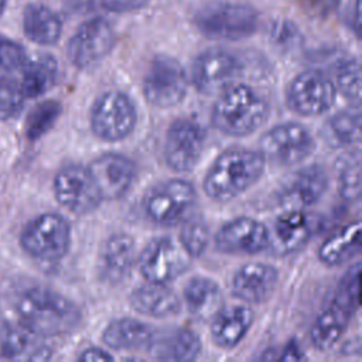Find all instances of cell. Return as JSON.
<instances>
[{
    "label": "cell",
    "mask_w": 362,
    "mask_h": 362,
    "mask_svg": "<svg viewBox=\"0 0 362 362\" xmlns=\"http://www.w3.org/2000/svg\"><path fill=\"white\" fill-rule=\"evenodd\" d=\"M329 177L321 164H308L291 173L277 188L276 202L283 209H305L327 192Z\"/></svg>",
    "instance_id": "e0dca14e"
},
{
    "label": "cell",
    "mask_w": 362,
    "mask_h": 362,
    "mask_svg": "<svg viewBox=\"0 0 362 362\" xmlns=\"http://www.w3.org/2000/svg\"><path fill=\"white\" fill-rule=\"evenodd\" d=\"M182 301L195 320H209L222 307V290L214 279L194 276L182 288Z\"/></svg>",
    "instance_id": "f1b7e54d"
},
{
    "label": "cell",
    "mask_w": 362,
    "mask_h": 362,
    "mask_svg": "<svg viewBox=\"0 0 362 362\" xmlns=\"http://www.w3.org/2000/svg\"><path fill=\"white\" fill-rule=\"evenodd\" d=\"M198 195L195 187L182 178H170L154 185L143 202L144 215L163 228L181 225L195 208Z\"/></svg>",
    "instance_id": "8992f818"
},
{
    "label": "cell",
    "mask_w": 362,
    "mask_h": 362,
    "mask_svg": "<svg viewBox=\"0 0 362 362\" xmlns=\"http://www.w3.org/2000/svg\"><path fill=\"white\" fill-rule=\"evenodd\" d=\"M151 0H100V6L110 13H132L146 8Z\"/></svg>",
    "instance_id": "60d3db41"
},
{
    "label": "cell",
    "mask_w": 362,
    "mask_h": 362,
    "mask_svg": "<svg viewBox=\"0 0 362 362\" xmlns=\"http://www.w3.org/2000/svg\"><path fill=\"white\" fill-rule=\"evenodd\" d=\"M338 192L342 199L356 202L361 197V153L359 148L348 150L338 157L335 164Z\"/></svg>",
    "instance_id": "d6a6232c"
},
{
    "label": "cell",
    "mask_w": 362,
    "mask_h": 362,
    "mask_svg": "<svg viewBox=\"0 0 362 362\" xmlns=\"http://www.w3.org/2000/svg\"><path fill=\"white\" fill-rule=\"evenodd\" d=\"M218 252L233 256H255L269 247V228L250 216H236L223 222L214 236Z\"/></svg>",
    "instance_id": "9a60e30c"
},
{
    "label": "cell",
    "mask_w": 362,
    "mask_h": 362,
    "mask_svg": "<svg viewBox=\"0 0 362 362\" xmlns=\"http://www.w3.org/2000/svg\"><path fill=\"white\" fill-rule=\"evenodd\" d=\"M38 335L30 332L20 322L11 324L0 321V358L3 359H49L52 351L45 344L37 341Z\"/></svg>",
    "instance_id": "d4e9b609"
},
{
    "label": "cell",
    "mask_w": 362,
    "mask_h": 362,
    "mask_svg": "<svg viewBox=\"0 0 362 362\" xmlns=\"http://www.w3.org/2000/svg\"><path fill=\"white\" fill-rule=\"evenodd\" d=\"M6 4H7V0H0V17L3 16V13L6 10Z\"/></svg>",
    "instance_id": "f6af8a7d"
},
{
    "label": "cell",
    "mask_w": 362,
    "mask_h": 362,
    "mask_svg": "<svg viewBox=\"0 0 362 362\" xmlns=\"http://www.w3.org/2000/svg\"><path fill=\"white\" fill-rule=\"evenodd\" d=\"M359 287H361V263L355 262L354 264H351V267L345 272V274L338 281L332 300L339 305L345 307L346 310H349L352 314H355L361 304Z\"/></svg>",
    "instance_id": "8d00e7d4"
},
{
    "label": "cell",
    "mask_w": 362,
    "mask_h": 362,
    "mask_svg": "<svg viewBox=\"0 0 362 362\" xmlns=\"http://www.w3.org/2000/svg\"><path fill=\"white\" fill-rule=\"evenodd\" d=\"M194 25L208 38L238 41L255 34L259 25V13L243 3H214L194 14Z\"/></svg>",
    "instance_id": "5b68a950"
},
{
    "label": "cell",
    "mask_w": 362,
    "mask_h": 362,
    "mask_svg": "<svg viewBox=\"0 0 362 362\" xmlns=\"http://www.w3.org/2000/svg\"><path fill=\"white\" fill-rule=\"evenodd\" d=\"M240 72L239 59L229 51L211 48L198 54L191 65V83L197 92L218 95L232 85Z\"/></svg>",
    "instance_id": "2e32d148"
},
{
    "label": "cell",
    "mask_w": 362,
    "mask_h": 362,
    "mask_svg": "<svg viewBox=\"0 0 362 362\" xmlns=\"http://www.w3.org/2000/svg\"><path fill=\"white\" fill-rule=\"evenodd\" d=\"M88 170L106 201H116L127 195L136 182L137 170L132 158L120 153H103L93 158Z\"/></svg>",
    "instance_id": "ac0fdd59"
},
{
    "label": "cell",
    "mask_w": 362,
    "mask_h": 362,
    "mask_svg": "<svg viewBox=\"0 0 362 362\" xmlns=\"http://www.w3.org/2000/svg\"><path fill=\"white\" fill-rule=\"evenodd\" d=\"M361 64L356 58H344L334 65V85L337 92H339L352 105H359L361 102Z\"/></svg>",
    "instance_id": "836d02e7"
},
{
    "label": "cell",
    "mask_w": 362,
    "mask_h": 362,
    "mask_svg": "<svg viewBox=\"0 0 362 362\" xmlns=\"http://www.w3.org/2000/svg\"><path fill=\"white\" fill-rule=\"evenodd\" d=\"M211 240L209 226L201 216L189 215L180 230V245L185 253L192 259H199L208 249Z\"/></svg>",
    "instance_id": "e575fe53"
},
{
    "label": "cell",
    "mask_w": 362,
    "mask_h": 362,
    "mask_svg": "<svg viewBox=\"0 0 362 362\" xmlns=\"http://www.w3.org/2000/svg\"><path fill=\"white\" fill-rule=\"evenodd\" d=\"M115 45V31L102 17L83 21L66 44V57L76 69H89L105 59Z\"/></svg>",
    "instance_id": "5bb4252c"
},
{
    "label": "cell",
    "mask_w": 362,
    "mask_h": 362,
    "mask_svg": "<svg viewBox=\"0 0 362 362\" xmlns=\"http://www.w3.org/2000/svg\"><path fill=\"white\" fill-rule=\"evenodd\" d=\"M52 188L58 204L75 215H88L103 201L90 171L81 164L62 167L54 177Z\"/></svg>",
    "instance_id": "4fadbf2b"
},
{
    "label": "cell",
    "mask_w": 362,
    "mask_h": 362,
    "mask_svg": "<svg viewBox=\"0 0 362 362\" xmlns=\"http://www.w3.org/2000/svg\"><path fill=\"white\" fill-rule=\"evenodd\" d=\"M25 37L38 45H54L62 34V21L49 7L38 3L27 4L23 13Z\"/></svg>",
    "instance_id": "4dcf8cb0"
},
{
    "label": "cell",
    "mask_w": 362,
    "mask_h": 362,
    "mask_svg": "<svg viewBox=\"0 0 362 362\" xmlns=\"http://www.w3.org/2000/svg\"><path fill=\"white\" fill-rule=\"evenodd\" d=\"M134 239L124 233H112L100 246L98 257V274L102 281L116 286L124 281L136 266Z\"/></svg>",
    "instance_id": "ffe728a7"
},
{
    "label": "cell",
    "mask_w": 362,
    "mask_h": 362,
    "mask_svg": "<svg viewBox=\"0 0 362 362\" xmlns=\"http://www.w3.org/2000/svg\"><path fill=\"white\" fill-rule=\"evenodd\" d=\"M14 310L18 322L40 338L71 334L82 321V313L74 301L45 286H30L20 291Z\"/></svg>",
    "instance_id": "6da1fadb"
},
{
    "label": "cell",
    "mask_w": 362,
    "mask_h": 362,
    "mask_svg": "<svg viewBox=\"0 0 362 362\" xmlns=\"http://www.w3.org/2000/svg\"><path fill=\"white\" fill-rule=\"evenodd\" d=\"M314 232L313 218L305 209H283L269 229L267 250L274 256H288L308 243Z\"/></svg>",
    "instance_id": "d6986e66"
},
{
    "label": "cell",
    "mask_w": 362,
    "mask_h": 362,
    "mask_svg": "<svg viewBox=\"0 0 362 362\" xmlns=\"http://www.w3.org/2000/svg\"><path fill=\"white\" fill-rule=\"evenodd\" d=\"M191 257L170 236L153 238L136 257V266L144 281L168 284L184 274Z\"/></svg>",
    "instance_id": "8fae6325"
},
{
    "label": "cell",
    "mask_w": 362,
    "mask_h": 362,
    "mask_svg": "<svg viewBox=\"0 0 362 362\" xmlns=\"http://www.w3.org/2000/svg\"><path fill=\"white\" fill-rule=\"evenodd\" d=\"M259 150L266 160L283 167L303 163L315 150L311 132L298 122H284L272 126L259 140Z\"/></svg>",
    "instance_id": "9c48e42d"
},
{
    "label": "cell",
    "mask_w": 362,
    "mask_h": 362,
    "mask_svg": "<svg viewBox=\"0 0 362 362\" xmlns=\"http://www.w3.org/2000/svg\"><path fill=\"white\" fill-rule=\"evenodd\" d=\"M76 359L82 362H109L113 361L115 356L102 346H88L79 352Z\"/></svg>",
    "instance_id": "7bdbcfd3"
},
{
    "label": "cell",
    "mask_w": 362,
    "mask_h": 362,
    "mask_svg": "<svg viewBox=\"0 0 362 362\" xmlns=\"http://www.w3.org/2000/svg\"><path fill=\"white\" fill-rule=\"evenodd\" d=\"M267 100L246 83H232L218 93L211 110V124L229 137H246L269 119Z\"/></svg>",
    "instance_id": "3957f363"
},
{
    "label": "cell",
    "mask_w": 362,
    "mask_h": 362,
    "mask_svg": "<svg viewBox=\"0 0 362 362\" xmlns=\"http://www.w3.org/2000/svg\"><path fill=\"white\" fill-rule=\"evenodd\" d=\"M201 351L202 342L199 335L185 327L167 328L158 332L154 331L153 339L147 348V352H150L153 358L174 362L195 361Z\"/></svg>",
    "instance_id": "7402d4cb"
},
{
    "label": "cell",
    "mask_w": 362,
    "mask_h": 362,
    "mask_svg": "<svg viewBox=\"0 0 362 362\" xmlns=\"http://www.w3.org/2000/svg\"><path fill=\"white\" fill-rule=\"evenodd\" d=\"M277 281L279 272L274 266L263 262H249L233 273L230 291L243 304H260L270 298Z\"/></svg>",
    "instance_id": "44dd1931"
},
{
    "label": "cell",
    "mask_w": 362,
    "mask_h": 362,
    "mask_svg": "<svg viewBox=\"0 0 362 362\" xmlns=\"http://www.w3.org/2000/svg\"><path fill=\"white\" fill-rule=\"evenodd\" d=\"M361 124L359 105H354L328 117L322 137L332 147H356L361 141Z\"/></svg>",
    "instance_id": "1f68e13d"
},
{
    "label": "cell",
    "mask_w": 362,
    "mask_h": 362,
    "mask_svg": "<svg viewBox=\"0 0 362 362\" xmlns=\"http://www.w3.org/2000/svg\"><path fill=\"white\" fill-rule=\"evenodd\" d=\"M270 41L283 51H293L303 42V35L298 27L286 18L277 20L269 30Z\"/></svg>",
    "instance_id": "f35d334b"
},
{
    "label": "cell",
    "mask_w": 362,
    "mask_h": 362,
    "mask_svg": "<svg viewBox=\"0 0 362 362\" xmlns=\"http://www.w3.org/2000/svg\"><path fill=\"white\" fill-rule=\"evenodd\" d=\"M206 133L202 126L189 119L180 117L167 127L163 154L165 164L175 173L194 170L205 150Z\"/></svg>",
    "instance_id": "7c38bea8"
},
{
    "label": "cell",
    "mask_w": 362,
    "mask_h": 362,
    "mask_svg": "<svg viewBox=\"0 0 362 362\" xmlns=\"http://www.w3.org/2000/svg\"><path fill=\"white\" fill-rule=\"evenodd\" d=\"M24 99L18 81L0 71V120L17 116L24 106Z\"/></svg>",
    "instance_id": "74e56055"
},
{
    "label": "cell",
    "mask_w": 362,
    "mask_h": 362,
    "mask_svg": "<svg viewBox=\"0 0 362 362\" xmlns=\"http://www.w3.org/2000/svg\"><path fill=\"white\" fill-rule=\"evenodd\" d=\"M127 301L137 314L151 318L173 317L181 310V300L168 284L151 281L134 287Z\"/></svg>",
    "instance_id": "cb8c5ba5"
},
{
    "label": "cell",
    "mask_w": 362,
    "mask_h": 362,
    "mask_svg": "<svg viewBox=\"0 0 362 362\" xmlns=\"http://www.w3.org/2000/svg\"><path fill=\"white\" fill-rule=\"evenodd\" d=\"M137 120L136 103L119 89L99 93L89 110L92 133L106 143H119L127 139L136 130Z\"/></svg>",
    "instance_id": "277c9868"
},
{
    "label": "cell",
    "mask_w": 362,
    "mask_h": 362,
    "mask_svg": "<svg viewBox=\"0 0 362 362\" xmlns=\"http://www.w3.org/2000/svg\"><path fill=\"white\" fill-rule=\"evenodd\" d=\"M61 103L58 100H44L35 105L25 120V134L30 140L42 137L57 122L61 115Z\"/></svg>",
    "instance_id": "d590c367"
},
{
    "label": "cell",
    "mask_w": 362,
    "mask_h": 362,
    "mask_svg": "<svg viewBox=\"0 0 362 362\" xmlns=\"http://www.w3.org/2000/svg\"><path fill=\"white\" fill-rule=\"evenodd\" d=\"M21 78L20 89L25 98H38L48 92L58 79V62L49 54L28 55L24 65L18 69Z\"/></svg>",
    "instance_id": "f546056e"
},
{
    "label": "cell",
    "mask_w": 362,
    "mask_h": 362,
    "mask_svg": "<svg viewBox=\"0 0 362 362\" xmlns=\"http://www.w3.org/2000/svg\"><path fill=\"white\" fill-rule=\"evenodd\" d=\"M27 57L28 55L21 44L0 34V69L18 71L24 65Z\"/></svg>",
    "instance_id": "ab89813d"
},
{
    "label": "cell",
    "mask_w": 362,
    "mask_h": 362,
    "mask_svg": "<svg viewBox=\"0 0 362 362\" xmlns=\"http://www.w3.org/2000/svg\"><path fill=\"white\" fill-rule=\"evenodd\" d=\"M188 92V76L173 57H154L143 78V96L154 107L170 109L182 103Z\"/></svg>",
    "instance_id": "ba28073f"
},
{
    "label": "cell",
    "mask_w": 362,
    "mask_h": 362,
    "mask_svg": "<svg viewBox=\"0 0 362 362\" xmlns=\"http://www.w3.org/2000/svg\"><path fill=\"white\" fill-rule=\"evenodd\" d=\"M354 314L334 300L317 315L310 328L311 345L321 351H329L344 337Z\"/></svg>",
    "instance_id": "83f0119b"
},
{
    "label": "cell",
    "mask_w": 362,
    "mask_h": 362,
    "mask_svg": "<svg viewBox=\"0 0 362 362\" xmlns=\"http://www.w3.org/2000/svg\"><path fill=\"white\" fill-rule=\"evenodd\" d=\"M361 222H349L334 230L318 247L317 257L327 267H338L361 253Z\"/></svg>",
    "instance_id": "4316f807"
},
{
    "label": "cell",
    "mask_w": 362,
    "mask_h": 362,
    "mask_svg": "<svg viewBox=\"0 0 362 362\" xmlns=\"http://www.w3.org/2000/svg\"><path fill=\"white\" fill-rule=\"evenodd\" d=\"M71 242V223L57 212H45L33 218L20 236V245L27 255L48 263L65 257Z\"/></svg>",
    "instance_id": "52a82bcc"
},
{
    "label": "cell",
    "mask_w": 362,
    "mask_h": 362,
    "mask_svg": "<svg viewBox=\"0 0 362 362\" xmlns=\"http://www.w3.org/2000/svg\"><path fill=\"white\" fill-rule=\"evenodd\" d=\"M267 160L260 150L232 147L222 151L209 165L202 181L205 195L226 204L250 189L263 175Z\"/></svg>",
    "instance_id": "7a4b0ae2"
},
{
    "label": "cell",
    "mask_w": 362,
    "mask_h": 362,
    "mask_svg": "<svg viewBox=\"0 0 362 362\" xmlns=\"http://www.w3.org/2000/svg\"><path fill=\"white\" fill-rule=\"evenodd\" d=\"M304 355L301 354V351L298 349L297 344L296 342H291L284 351L283 354L280 355L279 359H283V361H297V359H303Z\"/></svg>",
    "instance_id": "ee69618b"
},
{
    "label": "cell",
    "mask_w": 362,
    "mask_h": 362,
    "mask_svg": "<svg viewBox=\"0 0 362 362\" xmlns=\"http://www.w3.org/2000/svg\"><path fill=\"white\" fill-rule=\"evenodd\" d=\"M337 88L332 79L318 69H305L297 74L286 89L288 109L304 117L327 113L337 100Z\"/></svg>",
    "instance_id": "30bf717a"
},
{
    "label": "cell",
    "mask_w": 362,
    "mask_h": 362,
    "mask_svg": "<svg viewBox=\"0 0 362 362\" xmlns=\"http://www.w3.org/2000/svg\"><path fill=\"white\" fill-rule=\"evenodd\" d=\"M341 0H300L303 8L314 17H328L332 14Z\"/></svg>",
    "instance_id": "b9f144b4"
},
{
    "label": "cell",
    "mask_w": 362,
    "mask_h": 362,
    "mask_svg": "<svg viewBox=\"0 0 362 362\" xmlns=\"http://www.w3.org/2000/svg\"><path fill=\"white\" fill-rule=\"evenodd\" d=\"M255 321V313L246 304L221 307L211 318L212 342L225 351L236 348L247 335Z\"/></svg>",
    "instance_id": "603a6c76"
},
{
    "label": "cell",
    "mask_w": 362,
    "mask_h": 362,
    "mask_svg": "<svg viewBox=\"0 0 362 362\" xmlns=\"http://www.w3.org/2000/svg\"><path fill=\"white\" fill-rule=\"evenodd\" d=\"M154 328L133 317H119L110 320L102 331V342L113 351H136L147 349L153 335Z\"/></svg>",
    "instance_id": "484cf974"
}]
</instances>
